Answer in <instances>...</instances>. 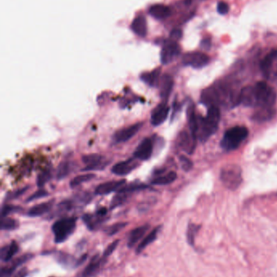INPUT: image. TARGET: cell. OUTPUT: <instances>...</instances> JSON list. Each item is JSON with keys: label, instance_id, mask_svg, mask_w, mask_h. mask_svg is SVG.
Returning a JSON list of instances; mask_svg holds the SVG:
<instances>
[{"label": "cell", "instance_id": "1", "mask_svg": "<svg viewBox=\"0 0 277 277\" xmlns=\"http://www.w3.org/2000/svg\"><path fill=\"white\" fill-rule=\"evenodd\" d=\"M240 91L228 81L219 82L203 91L201 102L209 108L220 105L234 107L240 104Z\"/></svg>", "mask_w": 277, "mask_h": 277}, {"label": "cell", "instance_id": "2", "mask_svg": "<svg viewBox=\"0 0 277 277\" xmlns=\"http://www.w3.org/2000/svg\"><path fill=\"white\" fill-rule=\"evenodd\" d=\"M277 100L275 90L266 82H258L255 85L244 87L240 91V104L256 109L272 108Z\"/></svg>", "mask_w": 277, "mask_h": 277}, {"label": "cell", "instance_id": "3", "mask_svg": "<svg viewBox=\"0 0 277 277\" xmlns=\"http://www.w3.org/2000/svg\"><path fill=\"white\" fill-rule=\"evenodd\" d=\"M221 120V111L219 107L209 108L206 117L198 115V132L197 137L201 142L207 140L216 133Z\"/></svg>", "mask_w": 277, "mask_h": 277}, {"label": "cell", "instance_id": "4", "mask_svg": "<svg viewBox=\"0 0 277 277\" xmlns=\"http://www.w3.org/2000/svg\"><path fill=\"white\" fill-rule=\"evenodd\" d=\"M249 136V131L245 126H236L228 129L221 139V146L227 152L235 150Z\"/></svg>", "mask_w": 277, "mask_h": 277}, {"label": "cell", "instance_id": "5", "mask_svg": "<svg viewBox=\"0 0 277 277\" xmlns=\"http://www.w3.org/2000/svg\"><path fill=\"white\" fill-rule=\"evenodd\" d=\"M76 225V219L75 217H65L55 221L52 225L55 242L56 243L65 242L74 233Z\"/></svg>", "mask_w": 277, "mask_h": 277}, {"label": "cell", "instance_id": "6", "mask_svg": "<svg viewBox=\"0 0 277 277\" xmlns=\"http://www.w3.org/2000/svg\"><path fill=\"white\" fill-rule=\"evenodd\" d=\"M221 179L227 188L232 190L240 187L242 182V171L238 165H228L221 170Z\"/></svg>", "mask_w": 277, "mask_h": 277}, {"label": "cell", "instance_id": "7", "mask_svg": "<svg viewBox=\"0 0 277 277\" xmlns=\"http://www.w3.org/2000/svg\"><path fill=\"white\" fill-rule=\"evenodd\" d=\"M262 75L267 80L277 79V51H271L260 63Z\"/></svg>", "mask_w": 277, "mask_h": 277}, {"label": "cell", "instance_id": "8", "mask_svg": "<svg viewBox=\"0 0 277 277\" xmlns=\"http://www.w3.org/2000/svg\"><path fill=\"white\" fill-rule=\"evenodd\" d=\"M181 53V47L177 41H171L163 46L160 52V60L164 65L172 63Z\"/></svg>", "mask_w": 277, "mask_h": 277}, {"label": "cell", "instance_id": "9", "mask_svg": "<svg viewBox=\"0 0 277 277\" xmlns=\"http://www.w3.org/2000/svg\"><path fill=\"white\" fill-rule=\"evenodd\" d=\"M210 58L206 53L202 52H190L183 56L182 63L185 66L194 68H202L208 64Z\"/></svg>", "mask_w": 277, "mask_h": 277}, {"label": "cell", "instance_id": "10", "mask_svg": "<svg viewBox=\"0 0 277 277\" xmlns=\"http://www.w3.org/2000/svg\"><path fill=\"white\" fill-rule=\"evenodd\" d=\"M170 108L167 102H163L153 109L150 114V122L153 126H158L164 123L169 114Z\"/></svg>", "mask_w": 277, "mask_h": 277}, {"label": "cell", "instance_id": "11", "mask_svg": "<svg viewBox=\"0 0 277 277\" xmlns=\"http://www.w3.org/2000/svg\"><path fill=\"white\" fill-rule=\"evenodd\" d=\"M143 126V122H137L131 126H127L125 128L121 129L114 135L113 139L116 143H123L129 140L131 138L138 133Z\"/></svg>", "mask_w": 277, "mask_h": 277}, {"label": "cell", "instance_id": "12", "mask_svg": "<svg viewBox=\"0 0 277 277\" xmlns=\"http://www.w3.org/2000/svg\"><path fill=\"white\" fill-rule=\"evenodd\" d=\"M83 162L86 165V167L83 170L91 171V170H103L109 164L108 161H105V158L99 154H90L82 158Z\"/></svg>", "mask_w": 277, "mask_h": 277}, {"label": "cell", "instance_id": "13", "mask_svg": "<svg viewBox=\"0 0 277 277\" xmlns=\"http://www.w3.org/2000/svg\"><path fill=\"white\" fill-rule=\"evenodd\" d=\"M153 148L152 140L150 138H144L135 149L134 157L137 160H148L152 155Z\"/></svg>", "mask_w": 277, "mask_h": 277}, {"label": "cell", "instance_id": "14", "mask_svg": "<svg viewBox=\"0 0 277 277\" xmlns=\"http://www.w3.org/2000/svg\"><path fill=\"white\" fill-rule=\"evenodd\" d=\"M139 163L136 160V158H131L126 160H123L113 165L111 168V172L118 176H124L132 172L138 166Z\"/></svg>", "mask_w": 277, "mask_h": 277}, {"label": "cell", "instance_id": "15", "mask_svg": "<svg viewBox=\"0 0 277 277\" xmlns=\"http://www.w3.org/2000/svg\"><path fill=\"white\" fill-rule=\"evenodd\" d=\"M33 256L34 255L32 254H26V255H22L20 257L17 258L13 261H11L10 263H8L5 267H2L0 277H12L13 273L15 272L16 269L18 267H20V265L31 260Z\"/></svg>", "mask_w": 277, "mask_h": 277}, {"label": "cell", "instance_id": "16", "mask_svg": "<svg viewBox=\"0 0 277 277\" xmlns=\"http://www.w3.org/2000/svg\"><path fill=\"white\" fill-rule=\"evenodd\" d=\"M196 140L197 138H194L190 132L189 133L187 131H183L180 133L177 142H178V145L182 150H184L189 154H191L195 148Z\"/></svg>", "mask_w": 277, "mask_h": 277}, {"label": "cell", "instance_id": "17", "mask_svg": "<svg viewBox=\"0 0 277 277\" xmlns=\"http://www.w3.org/2000/svg\"><path fill=\"white\" fill-rule=\"evenodd\" d=\"M106 215H107V209L103 208L98 210L95 215H90V214L85 215L83 216V221L91 230H94L103 223Z\"/></svg>", "mask_w": 277, "mask_h": 277}, {"label": "cell", "instance_id": "18", "mask_svg": "<svg viewBox=\"0 0 277 277\" xmlns=\"http://www.w3.org/2000/svg\"><path fill=\"white\" fill-rule=\"evenodd\" d=\"M106 260H107L103 256L100 257L99 255L93 256L91 259V262H89V264L86 266V268L81 273V277H91L94 276L100 270L101 267L104 265Z\"/></svg>", "mask_w": 277, "mask_h": 277}, {"label": "cell", "instance_id": "19", "mask_svg": "<svg viewBox=\"0 0 277 277\" xmlns=\"http://www.w3.org/2000/svg\"><path fill=\"white\" fill-rule=\"evenodd\" d=\"M173 85L174 80L171 75L167 74L163 75L160 84V97L162 98L163 102H167L173 88Z\"/></svg>", "mask_w": 277, "mask_h": 277}, {"label": "cell", "instance_id": "20", "mask_svg": "<svg viewBox=\"0 0 277 277\" xmlns=\"http://www.w3.org/2000/svg\"><path fill=\"white\" fill-rule=\"evenodd\" d=\"M125 179L119 180V181H110V182H104L96 187L95 194L99 195L110 194L111 192L115 191L120 190L125 185Z\"/></svg>", "mask_w": 277, "mask_h": 277}, {"label": "cell", "instance_id": "21", "mask_svg": "<svg viewBox=\"0 0 277 277\" xmlns=\"http://www.w3.org/2000/svg\"><path fill=\"white\" fill-rule=\"evenodd\" d=\"M86 255H85L78 260H76L73 255L67 254V253L57 252L55 255V259L59 264L65 267H69V268H73V267L78 266V264L83 262L84 260H86Z\"/></svg>", "mask_w": 277, "mask_h": 277}, {"label": "cell", "instance_id": "22", "mask_svg": "<svg viewBox=\"0 0 277 277\" xmlns=\"http://www.w3.org/2000/svg\"><path fill=\"white\" fill-rule=\"evenodd\" d=\"M131 29L137 36L144 37L148 34V22L145 16L138 15L135 17L131 24Z\"/></svg>", "mask_w": 277, "mask_h": 277}, {"label": "cell", "instance_id": "23", "mask_svg": "<svg viewBox=\"0 0 277 277\" xmlns=\"http://www.w3.org/2000/svg\"><path fill=\"white\" fill-rule=\"evenodd\" d=\"M172 12L169 7L162 3H156L149 8V14L156 19H165L170 17Z\"/></svg>", "mask_w": 277, "mask_h": 277}, {"label": "cell", "instance_id": "24", "mask_svg": "<svg viewBox=\"0 0 277 277\" xmlns=\"http://www.w3.org/2000/svg\"><path fill=\"white\" fill-rule=\"evenodd\" d=\"M149 228H150L149 225H144L132 229L128 238V246L133 247L143 238V236L145 235Z\"/></svg>", "mask_w": 277, "mask_h": 277}, {"label": "cell", "instance_id": "25", "mask_svg": "<svg viewBox=\"0 0 277 277\" xmlns=\"http://www.w3.org/2000/svg\"><path fill=\"white\" fill-rule=\"evenodd\" d=\"M160 229H161V226H158L153 230L150 231L149 234L143 238V240L139 243V245H137V249H136L137 254L143 252V250H146V248L148 247V245H150L151 243L154 242L157 239Z\"/></svg>", "mask_w": 277, "mask_h": 277}, {"label": "cell", "instance_id": "26", "mask_svg": "<svg viewBox=\"0 0 277 277\" xmlns=\"http://www.w3.org/2000/svg\"><path fill=\"white\" fill-rule=\"evenodd\" d=\"M160 74H161V69L156 68L155 70L149 71V72L143 73L141 75V80L143 82L149 85L150 87H155L159 85L160 82Z\"/></svg>", "mask_w": 277, "mask_h": 277}, {"label": "cell", "instance_id": "27", "mask_svg": "<svg viewBox=\"0 0 277 277\" xmlns=\"http://www.w3.org/2000/svg\"><path fill=\"white\" fill-rule=\"evenodd\" d=\"M19 250V245L18 242L13 241L10 244L6 245L1 249V259L4 262H8L12 260L14 256L18 254Z\"/></svg>", "mask_w": 277, "mask_h": 277}, {"label": "cell", "instance_id": "28", "mask_svg": "<svg viewBox=\"0 0 277 277\" xmlns=\"http://www.w3.org/2000/svg\"><path fill=\"white\" fill-rule=\"evenodd\" d=\"M52 208V202H46L42 204H37L32 207L28 211L27 215L30 217H37V216H42L45 213H47Z\"/></svg>", "mask_w": 277, "mask_h": 277}, {"label": "cell", "instance_id": "29", "mask_svg": "<svg viewBox=\"0 0 277 277\" xmlns=\"http://www.w3.org/2000/svg\"><path fill=\"white\" fill-rule=\"evenodd\" d=\"M187 115H188V122H189V131L192 136L194 138L197 137V132H198V115L195 114V109L194 105H189L187 110Z\"/></svg>", "mask_w": 277, "mask_h": 277}, {"label": "cell", "instance_id": "30", "mask_svg": "<svg viewBox=\"0 0 277 277\" xmlns=\"http://www.w3.org/2000/svg\"><path fill=\"white\" fill-rule=\"evenodd\" d=\"M275 110L273 108H262L258 109L253 115V120L257 121H264L272 119L274 116Z\"/></svg>", "mask_w": 277, "mask_h": 277}, {"label": "cell", "instance_id": "31", "mask_svg": "<svg viewBox=\"0 0 277 277\" xmlns=\"http://www.w3.org/2000/svg\"><path fill=\"white\" fill-rule=\"evenodd\" d=\"M177 173L172 172L167 173L165 175H160L159 177H156L151 181L152 185H168L171 184L177 179Z\"/></svg>", "mask_w": 277, "mask_h": 277}, {"label": "cell", "instance_id": "32", "mask_svg": "<svg viewBox=\"0 0 277 277\" xmlns=\"http://www.w3.org/2000/svg\"><path fill=\"white\" fill-rule=\"evenodd\" d=\"M95 177V174L93 173H85V174L79 175L76 177H74V179L72 180L70 182V187H77L79 185H81L83 182H90L91 180L93 179Z\"/></svg>", "mask_w": 277, "mask_h": 277}, {"label": "cell", "instance_id": "33", "mask_svg": "<svg viewBox=\"0 0 277 277\" xmlns=\"http://www.w3.org/2000/svg\"><path fill=\"white\" fill-rule=\"evenodd\" d=\"M70 163L68 160H64L59 165L58 170H57L56 177L57 179H64V177H66L70 173Z\"/></svg>", "mask_w": 277, "mask_h": 277}, {"label": "cell", "instance_id": "34", "mask_svg": "<svg viewBox=\"0 0 277 277\" xmlns=\"http://www.w3.org/2000/svg\"><path fill=\"white\" fill-rule=\"evenodd\" d=\"M19 223L18 221H16L14 219L10 218V217H3L2 220V224H1V228L3 230H14L16 228H18Z\"/></svg>", "mask_w": 277, "mask_h": 277}, {"label": "cell", "instance_id": "35", "mask_svg": "<svg viewBox=\"0 0 277 277\" xmlns=\"http://www.w3.org/2000/svg\"><path fill=\"white\" fill-rule=\"evenodd\" d=\"M200 226L198 225H194V224H190L189 227H188V230H187V241L189 242V245L192 246L194 245V240H195V236L199 232Z\"/></svg>", "mask_w": 277, "mask_h": 277}, {"label": "cell", "instance_id": "36", "mask_svg": "<svg viewBox=\"0 0 277 277\" xmlns=\"http://www.w3.org/2000/svg\"><path fill=\"white\" fill-rule=\"evenodd\" d=\"M127 225V222H119V223L114 224L112 225L109 226L106 228L105 233L109 236L115 235L120 230H122L123 228H125Z\"/></svg>", "mask_w": 277, "mask_h": 277}, {"label": "cell", "instance_id": "37", "mask_svg": "<svg viewBox=\"0 0 277 277\" xmlns=\"http://www.w3.org/2000/svg\"><path fill=\"white\" fill-rule=\"evenodd\" d=\"M128 193H123V192H118V194L113 198L111 206V208H115L120 206L121 204L125 203V200L127 199Z\"/></svg>", "mask_w": 277, "mask_h": 277}, {"label": "cell", "instance_id": "38", "mask_svg": "<svg viewBox=\"0 0 277 277\" xmlns=\"http://www.w3.org/2000/svg\"><path fill=\"white\" fill-rule=\"evenodd\" d=\"M52 177V173L49 170H45L43 172L38 174L37 178V185L38 187H42L47 183Z\"/></svg>", "mask_w": 277, "mask_h": 277}, {"label": "cell", "instance_id": "39", "mask_svg": "<svg viewBox=\"0 0 277 277\" xmlns=\"http://www.w3.org/2000/svg\"><path fill=\"white\" fill-rule=\"evenodd\" d=\"M148 186L147 185L143 184H130L128 185V186H125V187H121L119 191L118 192H123V193H129V192L135 191V190H143L145 189V188H148Z\"/></svg>", "mask_w": 277, "mask_h": 277}, {"label": "cell", "instance_id": "40", "mask_svg": "<svg viewBox=\"0 0 277 277\" xmlns=\"http://www.w3.org/2000/svg\"><path fill=\"white\" fill-rule=\"evenodd\" d=\"M180 162L182 165V168L185 172H189L193 167V162L189 160V158H187L185 156H180Z\"/></svg>", "mask_w": 277, "mask_h": 277}, {"label": "cell", "instance_id": "41", "mask_svg": "<svg viewBox=\"0 0 277 277\" xmlns=\"http://www.w3.org/2000/svg\"><path fill=\"white\" fill-rule=\"evenodd\" d=\"M48 195V192L44 190H37V191H35L34 194H31L27 199V202L34 201V200H37V199H41L43 197H46Z\"/></svg>", "mask_w": 277, "mask_h": 277}, {"label": "cell", "instance_id": "42", "mask_svg": "<svg viewBox=\"0 0 277 277\" xmlns=\"http://www.w3.org/2000/svg\"><path fill=\"white\" fill-rule=\"evenodd\" d=\"M120 242V241H115V242H113L111 244L108 245V247L106 248V250H104V253H103V257L106 260H108V258L110 256L111 254H112L113 251L116 249L117 247L118 244Z\"/></svg>", "mask_w": 277, "mask_h": 277}, {"label": "cell", "instance_id": "43", "mask_svg": "<svg viewBox=\"0 0 277 277\" xmlns=\"http://www.w3.org/2000/svg\"><path fill=\"white\" fill-rule=\"evenodd\" d=\"M20 209L18 207L12 206V205H5V206H3V209H2V216L6 217V216H8V215L12 213V212L19 211Z\"/></svg>", "mask_w": 277, "mask_h": 277}, {"label": "cell", "instance_id": "44", "mask_svg": "<svg viewBox=\"0 0 277 277\" xmlns=\"http://www.w3.org/2000/svg\"><path fill=\"white\" fill-rule=\"evenodd\" d=\"M217 11L221 15H225L229 11V6L225 2H220L217 5Z\"/></svg>", "mask_w": 277, "mask_h": 277}, {"label": "cell", "instance_id": "45", "mask_svg": "<svg viewBox=\"0 0 277 277\" xmlns=\"http://www.w3.org/2000/svg\"><path fill=\"white\" fill-rule=\"evenodd\" d=\"M28 189V187H25V188H23V189L19 190L18 191L14 192L13 194H11L9 195V199H17L18 197L20 196L21 194H24L25 193V190Z\"/></svg>", "mask_w": 277, "mask_h": 277}, {"label": "cell", "instance_id": "46", "mask_svg": "<svg viewBox=\"0 0 277 277\" xmlns=\"http://www.w3.org/2000/svg\"><path fill=\"white\" fill-rule=\"evenodd\" d=\"M182 36V33L179 29H176V30H173L171 34V37L172 38V41H177L178 39L181 38Z\"/></svg>", "mask_w": 277, "mask_h": 277}, {"label": "cell", "instance_id": "47", "mask_svg": "<svg viewBox=\"0 0 277 277\" xmlns=\"http://www.w3.org/2000/svg\"><path fill=\"white\" fill-rule=\"evenodd\" d=\"M201 46L203 49H209L210 46H211V42H210L209 40L204 39L203 41H202Z\"/></svg>", "mask_w": 277, "mask_h": 277}, {"label": "cell", "instance_id": "48", "mask_svg": "<svg viewBox=\"0 0 277 277\" xmlns=\"http://www.w3.org/2000/svg\"><path fill=\"white\" fill-rule=\"evenodd\" d=\"M26 275H27V270L26 268H24V269L20 270L15 277H25Z\"/></svg>", "mask_w": 277, "mask_h": 277}]
</instances>
